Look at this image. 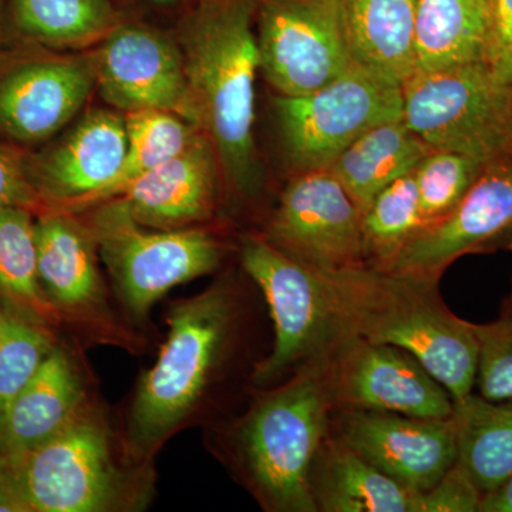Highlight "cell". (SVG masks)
I'll return each mask as SVG.
<instances>
[{
	"mask_svg": "<svg viewBox=\"0 0 512 512\" xmlns=\"http://www.w3.org/2000/svg\"><path fill=\"white\" fill-rule=\"evenodd\" d=\"M254 26L255 0H195L178 40L195 123L214 144L228 191L244 201L264 187L254 134Z\"/></svg>",
	"mask_w": 512,
	"mask_h": 512,
	"instance_id": "obj_1",
	"label": "cell"
},
{
	"mask_svg": "<svg viewBox=\"0 0 512 512\" xmlns=\"http://www.w3.org/2000/svg\"><path fill=\"white\" fill-rule=\"evenodd\" d=\"M156 363L138 380L121 439L136 463H153L200 417L224 375L238 328V301L217 284L173 303Z\"/></svg>",
	"mask_w": 512,
	"mask_h": 512,
	"instance_id": "obj_2",
	"label": "cell"
},
{
	"mask_svg": "<svg viewBox=\"0 0 512 512\" xmlns=\"http://www.w3.org/2000/svg\"><path fill=\"white\" fill-rule=\"evenodd\" d=\"M318 272L343 335L406 350L454 402L473 393L480 349L476 323L448 309L437 282L367 265Z\"/></svg>",
	"mask_w": 512,
	"mask_h": 512,
	"instance_id": "obj_3",
	"label": "cell"
},
{
	"mask_svg": "<svg viewBox=\"0 0 512 512\" xmlns=\"http://www.w3.org/2000/svg\"><path fill=\"white\" fill-rule=\"evenodd\" d=\"M8 461L13 495L28 512L141 511L156 488L153 463L127 456L92 400L52 439Z\"/></svg>",
	"mask_w": 512,
	"mask_h": 512,
	"instance_id": "obj_4",
	"label": "cell"
},
{
	"mask_svg": "<svg viewBox=\"0 0 512 512\" xmlns=\"http://www.w3.org/2000/svg\"><path fill=\"white\" fill-rule=\"evenodd\" d=\"M332 403L315 365L264 394L239 421L235 464L265 510L316 512L311 477L330 429Z\"/></svg>",
	"mask_w": 512,
	"mask_h": 512,
	"instance_id": "obj_5",
	"label": "cell"
},
{
	"mask_svg": "<svg viewBox=\"0 0 512 512\" xmlns=\"http://www.w3.org/2000/svg\"><path fill=\"white\" fill-rule=\"evenodd\" d=\"M89 227L128 318L144 322L175 286L211 274L224 247L200 227L161 231L141 227L119 200L96 205Z\"/></svg>",
	"mask_w": 512,
	"mask_h": 512,
	"instance_id": "obj_6",
	"label": "cell"
},
{
	"mask_svg": "<svg viewBox=\"0 0 512 512\" xmlns=\"http://www.w3.org/2000/svg\"><path fill=\"white\" fill-rule=\"evenodd\" d=\"M403 120L431 150L487 161L512 140V86L487 62L413 73L402 86Z\"/></svg>",
	"mask_w": 512,
	"mask_h": 512,
	"instance_id": "obj_7",
	"label": "cell"
},
{
	"mask_svg": "<svg viewBox=\"0 0 512 512\" xmlns=\"http://www.w3.org/2000/svg\"><path fill=\"white\" fill-rule=\"evenodd\" d=\"M274 101L282 146L295 174L329 170L367 130L403 119L402 86L356 63L315 92L278 94Z\"/></svg>",
	"mask_w": 512,
	"mask_h": 512,
	"instance_id": "obj_8",
	"label": "cell"
},
{
	"mask_svg": "<svg viewBox=\"0 0 512 512\" xmlns=\"http://www.w3.org/2000/svg\"><path fill=\"white\" fill-rule=\"evenodd\" d=\"M241 262L264 292L274 320L271 353L255 367L266 387L320 359L343 335L318 271L272 247L261 235L242 239Z\"/></svg>",
	"mask_w": 512,
	"mask_h": 512,
	"instance_id": "obj_9",
	"label": "cell"
},
{
	"mask_svg": "<svg viewBox=\"0 0 512 512\" xmlns=\"http://www.w3.org/2000/svg\"><path fill=\"white\" fill-rule=\"evenodd\" d=\"M311 365L318 369L333 409L423 419L453 416L451 394L406 350L342 335Z\"/></svg>",
	"mask_w": 512,
	"mask_h": 512,
	"instance_id": "obj_10",
	"label": "cell"
},
{
	"mask_svg": "<svg viewBox=\"0 0 512 512\" xmlns=\"http://www.w3.org/2000/svg\"><path fill=\"white\" fill-rule=\"evenodd\" d=\"M259 70L281 96H305L352 66L340 0H255Z\"/></svg>",
	"mask_w": 512,
	"mask_h": 512,
	"instance_id": "obj_11",
	"label": "cell"
},
{
	"mask_svg": "<svg viewBox=\"0 0 512 512\" xmlns=\"http://www.w3.org/2000/svg\"><path fill=\"white\" fill-rule=\"evenodd\" d=\"M35 234L40 284L60 320L89 339L137 352V336L111 309L89 225L72 212L47 210L36 218Z\"/></svg>",
	"mask_w": 512,
	"mask_h": 512,
	"instance_id": "obj_12",
	"label": "cell"
},
{
	"mask_svg": "<svg viewBox=\"0 0 512 512\" xmlns=\"http://www.w3.org/2000/svg\"><path fill=\"white\" fill-rule=\"evenodd\" d=\"M5 49V47H3ZM0 50V138L26 150L55 138L96 87L93 56Z\"/></svg>",
	"mask_w": 512,
	"mask_h": 512,
	"instance_id": "obj_13",
	"label": "cell"
},
{
	"mask_svg": "<svg viewBox=\"0 0 512 512\" xmlns=\"http://www.w3.org/2000/svg\"><path fill=\"white\" fill-rule=\"evenodd\" d=\"M503 251H512L510 154L487 161L463 201L443 220L421 229L379 269L439 284L457 259Z\"/></svg>",
	"mask_w": 512,
	"mask_h": 512,
	"instance_id": "obj_14",
	"label": "cell"
},
{
	"mask_svg": "<svg viewBox=\"0 0 512 512\" xmlns=\"http://www.w3.org/2000/svg\"><path fill=\"white\" fill-rule=\"evenodd\" d=\"M261 237L315 271L366 265L362 214L329 170L296 173Z\"/></svg>",
	"mask_w": 512,
	"mask_h": 512,
	"instance_id": "obj_15",
	"label": "cell"
},
{
	"mask_svg": "<svg viewBox=\"0 0 512 512\" xmlns=\"http://www.w3.org/2000/svg\"><path fill=\"white\" fill-rule=\"evenodd\" d=\"M94 60L96 87L114 109L171 111L197 126L178 40L146 23L120 20Z\"/></svg>",
	"mask_w": 512,
	"mask_h": 512,
	"instance_id": "obj_16",
	"label": "cell"
},
{
	"mask_svg": "<svg viewBox=\"0 0 512 512\" xmlns=\"http://www.w3.org/2000/svg\"><path fill=\"white\" fill-rule=\"evenodd\" d=\"M127 153L126 121L92 110L37 151H26V173L43 211L82 212L119 173Z\"/></svg>",
	"mask_w": 512,
	"mask_h": 512,
	"instance_id": "obj_17",
	"label": "cell"
},
{
	"mask_svg": "<svg viewBox=\"0 0 512 512\" xmlns=\"http://www.w3.org/2000/svg\"><path fill=\"white\" fill-rule=\"evenodd\" d=\"M335 424L336 440L417 494L439 483L457 461L453 417L340 410Z\"/></svg>",
	"mask_w": 512,
	"mask_h": 512,
	"instance_id": "obj_18",
	"label": "cell"
},
{
	"mask_svg": "<svg viewBox=\"0 0 512 512\" xmlns=\"http://www.w3.org/2000/svg\"><path fill=\"white\" fill-rule=\"evenodd\" d=\"M220 161L204 131L178 156L128 187L119 200L144 228L174 231L211 220L220 200Z\"/></svg>",
	"mask_w": 512,
	"mask_h": 512,
	"instance_id": "obj_19",
	"label": "cell"
},
{
	"mask_svg": "<svg viewBox=\"0 0 512 512\" xmlns=\"http://www.w3.org/2000/svg\"><path fill=\"white\" fill-rule=\"evenodd\" d=\"M89 402L79 360L56 343L13 400L0 429V453L8 458L28 453L72 423Z\"/></svg>",
	"mask_w": 512,
	"mask_h": 512,
	"instance_id": "obj_20",
	"label": "cell"
},
{
	"mask_svg": "<svg viewBox=\"0 0 512 512\" xmlns=\"http://www.w3.org/2000/svg\"><path fill=\"white\" fill-rule=\"evenodd\" d=\"M311 487L318 511L416 512L417 493L329 434L313 464Z\"/></svg>",
	"mask_w": 512,
	"mask_h": 512,
	"instance_id": "obj_21",
	"label": "cell"
},
{
	"mask_svg": "<svg viewBox=\"0 0 512 512\" xmlns=\"http://www.w3.org/2000/svg\"><path fill=\"white\" fill-rule=\"evenodd\" d=\"M419 0H340L352 62L403 83L414 73Z\"/></svg>",
	"mask_w": 512,
	"mask_h": 512,
	"instance_id": "obj_22",
	"label": "cell"
},
{
	"mask_svg": "<svg viewBox=\"0 0 512 512\" xmlns=\"http://www.w3.org/2000/svg\"><path fill=\"white\" fill-rule=\"evenodd\" d=\"M490 0H419L414 73L487 62Z\"/></svg>",
	"mask_w": 512,
	"mask_h": 512,
	"instance_id": "obj_23",
	"label": "cell"
},
{
	"mask_svg": "<svg viewBox=\"0 0 512 512\" xmlns=\"http://www.w3.org/2000/svg\"><path fill=\"white\" fill-rule=\"evenodd\" d=\"M430 151L403 119L387 121L353 141L329 171L362 214L383 188L413 173Z\"/></svg>",
	"mask_w": 512,
	"mask_h": 512,
	"instance_id": "obj_24",
	"label": "cell"
},
{
	"mask_svg": "<svg viewBox=\"0 0 512 512\" xmlns=\"http://www.w3.org/2000/svg\"><path fill=\"white\" fill-rule=\"evenodd\" d=\"M457 463L481 494L488 495L512 477V400L468 394L454 402Z\"/></svg>",
	"mask_w": 512,
	"mask_h": 512,
	"instance_id": "obj_25",
	"label": "cell"
},
{
	"mask_svg": "<svg viewBox=\"0 0 512 512\" xmlns=\"http://www.w3.org/2000/svg\"><path fill=\"white\" fill-rule=\"evenodd\" d=\"M5 16L8 37L39 47L89 45L121 20L111 0H5Z\"/></svg>",
	"mask_w": 512,
	"mask_h": 512,
	"instance_id": "obj_26",
	"label": "cell"
},
{
	"mask_svg": "<svg viewBox=\"0 0 512 512\" xmlns=\"http://www.w3.org/2000/svg\"><path fill=\"white\" fill-rule=\"evenodd\" d=\"M0 298L8 311L52 332L62 322L40 284L29 208H0Z\"/></svg>",
	"mask_w": 512,
	"mask_h": 512,
	"instance_id": "obj_27",
	"label": "cell"
},
{
	"mask_svg": "<svg viewBox=\"0 0 512 512\" xmlns=\"http://www.w3.org/2000/svg\"><path fill=\"white\" fill-rule=\"evenodd\" d=\"M124 121L127 153L120 171L103 190L90 198L82 211L120 197L141 177L178 156L201 131L191 121L171 111H133L124 116Z\"/></svg>",
	"mask_w": 512,
	"mask_h": 512,
	"instance_id": "obj_28",
	"label": "cell"
},
{
	"mask_svg": "<svg viewBox=\"0 0 512 512\" xmlns=\"http://www.w3.org/2000/svg\"><path fill=\"white\" fill-rule=\"evenodd\" d=\"M427 227L413 173L387 185L362 212L365 264L382 268Z\"/></svg>",
	"mask_w": 512,
	"mask_h": 512,
	"instance_id": "obj_29",
	"label": "cell"
},
{
	"mask_svg": "<svg viewBox=\"0 0 512 512\" xmlns=\"http://www.w3.org/2000/svg\"><path fill=\"white\" fill-rule=\"evenodd\" d=\"M55 345L52 330L0 306V429L13 400L35 376Z\"/></svg>",
	"mask_w": 512,
	"mask_h": 512,
	"instance_id": "obj_30",
	"label": "cell"
},
{
	"mask_svg": "<svg viewBox=\"0 0 512 512\" xmlns=\"http://www.w3.org/2000/svg\"><path fill=\"white\" fill-rule=\"evenodd\" d=\"M484 165L477 158L447 150H431L420 161L413 178L427 225L443 220L463 201Z\"/></svg>",
	"mask_w": 512,
	"mask_h": 512,
	"instance_id": "obj_31",
	"label": "cell"
},
{
	"mask_svg": "<svg viewBox=\"0 0 512 512\" xmlns=\"http://www.w3.org/2000/svg\"><path fill=\"white\" fill-rule=\"evenodd\" d=\"M476 383L480 396L493 402L512 400V322L500 319L477 325Z\"/></svg>",
	"mask_w": 512,
	"mask_h": 512,
	"instance_id": "obj_32",
	"label": "cell"
},
{
	"mask_svg": "<svg viewBox=\"0 0 512 512\" xmlns=\"http://www.w3.org/2000/svg\"><path fill=\"white\" fill-rule=\"evenodd\" d=\"M484 495L460 464L430 490L417 494L416 512H480Z\"/></svg>",
	"mask_w": 512,
	"mask_h": 512,
	"instance_id": "obj_33",
	"label": "cell"
},
{
	"mask_svg": "<svg viewBox=\"0 0 512 512\" xmlns=\"http://www.w3.org/2000/svg\"><path fill=\"white\" fill-rule=\"evenodd\" d=\"M26 151L0 138V208L23 207L43 211V204L30 184L25 163Z\"/></svg>",
	"mask_w": 512,
	"mask_h": 512,
	"instance_id": "obj_34",
	"label": "cell"
},
{
	"mask_svg": "<svg viewBox=\"0 0 512 512\" xmlns=\"http://www.w3.org/2000/svg\"><path fill=\"white\" fill-rule=\"evenodd\" d=\"M491 29L487 63L512 86V0H490Z\"/></svg>",
	"mask_w": 512,
	"mask_h": 512,
	"instance_id": "obj_35",
	"label": "cell"
},
{
	"mask_svg": "<svg viewBox=\"0 0 512 512\" xmlns=\"http://www.w3.org/2000/svg\"><path fill=\"white\" fill-rule=\"evenodd\" d=\"M480 512H512V477L483 498Z\"/></svg>",
	"mask_w": 512,
	"mask_h": 512,
	"instance_id": "obj_36",
	"label": "cell"
},
{
	"mask_svg": "<svg viewBox=\"0 0 512 512\" xmlns=\"http://www.w3.org/2000/svg\"><path fill=\"white\" fill-rule=\"evenodd\" d=\"M2 498H15V500H18V498L13 495L12 491V478H10L8 458L0 453V500H2Z\"/></svg>",
	"mask_w": 512,
	"mask_h": 512,
	"instance_id": "obj_37",
	"label": "cell"
},
{
	"mask_svg": "<svg viewBox=\"0 0 512 512\" xmlns=\"http://www.w3.org/2000/svg\"><path fill=\"white\" fill-rule=\"evenodd\" d=\"M500 319L512 322V275L510 291H508L507 295H505V298L503 299V303H501Z\"/></svg>",
	"mask_w": 512,
	"mask_h": 512,
	"instance_id": "obj_38",
	"label": "cell"
},
{
	"mask_svg": "<svg viewBox=\"0 0 512 512\" xmlns=\"http://www.w3.org/2000/svg\"><path fill=\"white\" fill-rule=\"evenodd\" d=\"M8 42V29H6L5 0H0V50Z\"/></svg>",
	"mask_w": 512,
	"mask_h": 512,
	"instance_id": "obj_39",
	"label": "cell"
},
{
	"mask_svg": "<svg viewBox=\"0 0 512 512\" xmlns=\"http://www.w3.org/2000/svg\"><path fill=\"white\" fill-rule=\"evenodd\" d=\"M144 2L150 3V5L158 6V8H178L183 6L190 0H144Z\"/></svg>",
	"mask_w": 512,
	"mask_h": 512,
	"instance_id": "obj_40",
	"label": "cell"
},
{
	"mask_svg": "<svg viewBox=\"0 0 512 512\" xmlns=\"http://www.w3.org/2000/svg\"><path fill=\"white\" fill-rule=\"evenodd\" d=\"M507 154H510V156H512V140H511L510 146H508V148H507Z\"/></svg>",
	"mask_w": 512,
	"mask_h": 512,
	"instance_id": "obj_41",
	"label": "cell"
}]
</instances>
